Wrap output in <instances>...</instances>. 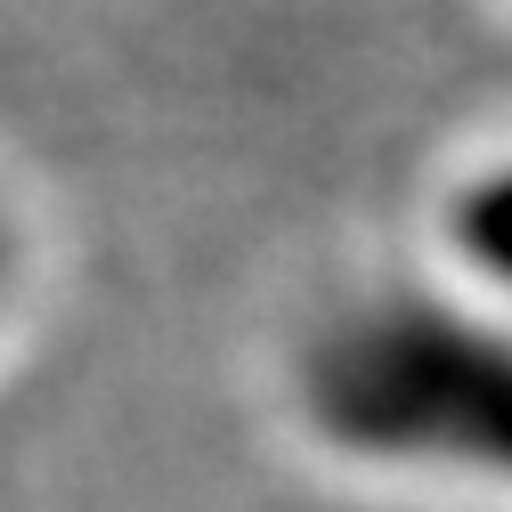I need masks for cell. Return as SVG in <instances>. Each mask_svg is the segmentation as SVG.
Listing matches in <instances>:
<instances>
[{
    "instance_id": "1",
    "label": "cell",
    "mask_w": 512,
    "mask_h": 512,
    "mask_svg": "<svg viewBox=\"0 0 512 512\" xmlns=\"http://www.w3.org/2000/svg\"><path fill=\"white\" fill-rule=\"evenodd\" d=\"M277 415L334 480L512 512V326L423 261L301 317L277 358Z\"/></svg>"
},
{
    "instance_id": "3",
    "label": "cell",
    "mask_w": 512,
    "mask_h": 512,
    "mask_svg": "<svg viewBox=\"0 0 512 512\" xmlns=\"http://www.w3.org/2000/svg\"><path fill=\"white\" fill-rule=\"evenodd\" d=\"M25 301H33V220H25V204L9 187H0V342L17 334Z\"/></svg>"
},
{
    "instance_id": "2",
    "label": "cell",
    "mask_w": 512,
    "mask_h": 512,
    "mask_svg": "<svg viewBox=\"0 0 512 512\" xmlns=\"http://www.w3.org/2000/svg\"><path fill=\"white\" fill-rule=\"evenodd\" d=\"M423 269L512 326V131L439 171L423 204Z\"/></svg>"
}]
</instances>
